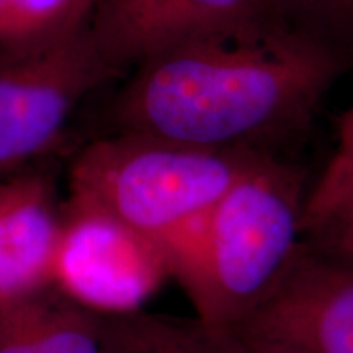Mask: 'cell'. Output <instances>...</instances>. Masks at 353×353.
Listing matches in <instances>:
<instances>
[{"label":"cell","instance_id":"cell-1","mask_svg":"<svg viewBox=\"0 0 353 353\" xmlns=\"http://www.w3.org/2000/svg\"><path fill=\"white\" fill-rule=\"evenodd\" d=\"M350 63L298 28L172 48L132 69L110 114L118 132L273 154L303 130Z\"/></svg>","mask_w":353,"mask_h":353},{"label":"cell","instance_id":"cell-2","mask_svg":"<svg viewBox=\"0 0 353 353\" xmlns=\"http://www.w3.org/2000/svg\"><path fill=\"white\" fill-rule=\"evenodd\" d=\"M306 198L298 172L267 154L165 247L196 317L231 327L270 294L304 244Z\"/></svg>","mask_w":353,"mask_h":353},{"label":"cell","instance_id":"cell-3","mask_svg":"<svg viewBox=\"0 0 353 353\" xmlns=\"http://www.w3.org/2000/svg\"><path fill=\"white\" fill-rule=\"evenodd\" d=\"M262 156L118 132L77 154L68 203L120 221L164 252Z\"/></svg>","mask_w":353,"mask_h":353},{"label":"cell","instance_id":"cell-4","mask_svg":"<svg viewBox=\"0 0 353 353\" xmlns=\"http://www.w3.org/2000/svg\"><path fill=\"white\" fill-rule=\"evenodd\" d=\"M120 77L90 25L51 41L0 51V179L48 152L82 99Z\"/></svg>","mask_w":353,"mask_h":353},{"label":"cell","instance_id":"cell-5","mask_svg":"<svg viewBox=\"0 0 353 353\" xmlns=\"http://www.w3.org/2000/svg\"><path fill=\"white\" fill-rule=\"evenodd\" d=\"M88 25L118 76L188 43L257 39L296 28L281 0H95Z\"/></svg>","mask_w":353,"mask_h":353},{"label":"cell","instance_id":"cell-6","mask_svg":"<svg viewBox=\"0 0 353 353\" xmlns=\"http://www.w3.org/2000/svg\"><path fill=\"white\" fill-rule=\"evenodd\" d=\"M228 329L249 353H353V270L303 244L270 294Z\"/></svg>","mask_w":353,"mask_h":353},{"label":"cell","instance_id":"cell-7","mask_svg":"<svg viewBox=\"0 0 353 353\" xmlns=\"http://www.w3.org/2000/svg\"><path fill=\"white\" fill-rule=\"evenodd\" d=\"M52 285L103 316L138 311L169 275L154 242L100 211L68 203Z\"/></svg>","mask_w":353,"mask_h":353},{"label":"cell","instance_id":"cell-8","mask_svg":"<svg viewBox=\"0 0 353 353\" xmlns=\"http://www.w3.org/2000/svg\"><path fill=\"white\" fill-rule=\"evenodd\" d=\"M63 223L50 179L33 172L0 179V304L52 285Z\"/></svg>","mask_w":353,"mask_h":353},{"label":"cell","instance_id":"cell-9","mask_svg":"<svg viewBox=\"0 0 353 353\" xmlns=\"http://www.w3.org/2000/svg\"><path fill=\"white\" fill-rule=\"evenodd\" d=\"M0 353H105V316L51 285L0 304Z\"/></svg>","mask_w":353,"mask_h":353},{"label":"cell","instance_id":"cell-10","mask_svg":"<svg viewBox=\"0 0 353 353\" xmlns=\"http://www.w3.org/2000/svg\"><path fill=\"white\" fill-rule=\"evenodd\" d=\"M105 353H249L231 329L138 311L105 316Z\"/></svg>","mask_w":353,"mask_h":353},{"label":"cell","instance_id":"cell-11","mask_svg":"<svg viewBox=\"0 0 353 353\" xmlns=\"http://www.w3.org/2000/svg\"><path fill=\"white\" fill-rule=\"evenodd\" d=\"M95 0H0V51H15L76 32Z\"/></svg>","mask_w":353,"mask_h":353},{"label":"cell","instance_id":"cell-12","mask_svg":"<svg viewBox=\"0 0 353 353\" xmlns=\"http://www.w3.org/2000/svg\"><path fill=\"white\" fill-rule=\"evenodd\" d=\"M304 244L353 270V185L304 210Z\"/></svg>","mask_w":353,"mask_h":353},{"label":"cell","instance_id":"cell-13","mask_svg":"<svg viewBox=\"0 0 353 353\" xmlns=\"http://www.w3.org/2000/svg\"><path fill=\"white\" fill-rule=\"evenodd\" d=\"M291 23L353 65V0H281Z\"/></svg>","mask_w":353,"mask_h":353},{"label":"cell","instance_id":"cell-14","mask_svg":"<svg viewBox=\"0 0 353 353\" xmlns=\"http://www.w3.org/2000/svg\"><path fill=\"white\" fill-rule=\"evenodd\" d=\"M353 185V107L339 120L337 145L321 179L307 195L306 208L321 205Z\"/></svg>","mask_w":353,"mask_h":353}]
</instances>
